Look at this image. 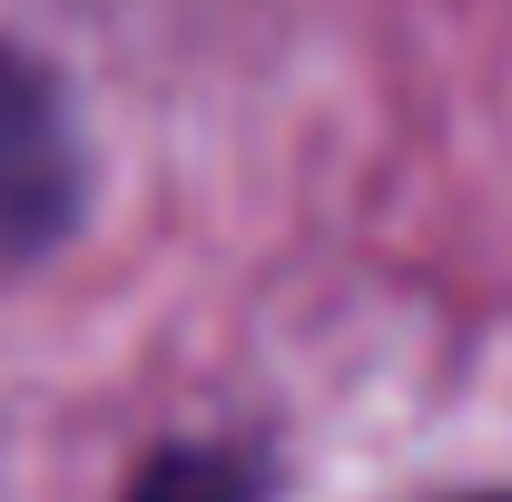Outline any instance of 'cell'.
<instances>
[{"instance_id":"cell-1","label":"cell","mask_w":512,"mask_h":502,"mask_svg":"<svg viewBox=\"0 0 512 502\" xmlns=\"http://www.w3.org/2000/svg\"><path fill=\"white\" fill-rule=\"evenodd\" d=\"M79 128H69L60 89L30 60L0 50V266H30L69 237L79 217Z\"/></svg>"},{"instance_id":"cell-2","label":"cell","mask_w":512,"mask_h":502,"mask_svg":"<svg viewBox=\"0 0 512 502\" xmlns=\"http://www.w3.org/2000/svg\"><path fill=\"white\" fill-rule=\"evenodd\" d=\"M148 502H237V483H227L217 463H168V473L148 483Z\"/></svg>"}]
</instances>
